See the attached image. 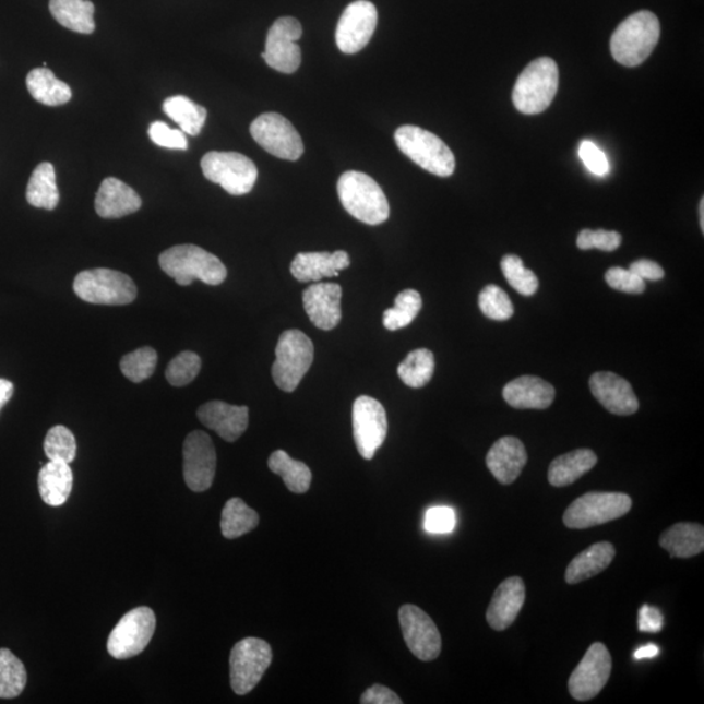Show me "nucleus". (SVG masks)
I'll return each mask as SVG.
<instances>
[{
    "label": "nucleus",
    "mask_w": 704,
    "mask_h": 704,
    "mask_svg": "<svg viewBox=\"0 0 704 704\" xmlns=\"http://www.w3.org/2000/svg\"><path fill=\"white\" fill-rule=\"evenodd\" d=\"M616 549L608 541L596 542V545L588 547L569 563L565 573L568 585H578V583L605 572L612 563Z\"/></svg>",
    "instance_id": "nucleus-27"
},
{
    "label": "nucleus",
    "mask_w": 704,
    "mask_h": 704,
    "mask_svg": "<svg viewBox=\"0 0 704 704\" xmlns=\"http://www.w3.org/2000/svg\"><path fill=\"white\" fill-rule=\"evenodd\" d=\"M663 627V616L659 609L643 606L640 612L641 632L656 633L660 632Z\"/></svg>",
    "instance_id": "nucleus-52"
},
{
    "label": "nucleus",
    "mask_w": 704,
    "mask_h": 704,
    "mask_svg": "<svg viewBox=\"0 0 704 704\" xmlns=\"http://www.w3.org/2000/svg\"><path fill=\"white\" fill-rule=\"evenodd\" d=\"M606 281L610 287L621 293L642 294L646 290L645 281L632 271L623 270L620 266L610 267L606 273Z\"/></svg>",
    "instance_id": "nucleus-47"
},
{
    "label": "nucleus",
    "mask_w": 704,
    "mask_h": 704,
    "mask_svg": "<svg viewBox=\"0 0 704 704\" xmlns=\"http://www.w3.org/2000/svg\"><path fill=\"white\" fill-rule=\"evenodd\" d=\"M422 306L421 295L417 290H404L394 300V307L389 308L382 317V323L387 331L395 332L413 323Z\"/></svg>",
    "instance_id": "nucleus-39"
},
{
    "label": "nucleus",
    "mask_w": 704,
    "mask_h": 704,
    "mask_svg": "<svg viewBox=\"0 0 704 704\" xmlns=\"http://www.w3.org/2000/svg\"><path fill=\"white\" fill-rule=\"evenodd\" d=\"M612 673V656L602 643H594L569 679V693L574 700H594L605 689Z\"/></svg>",
    "instance_id": "nucleus-14"
},
{
    "label": "nucleus",
    "mask_w": 704,
    "mask_h": 704,
    "mask_svg": "<svg viewBox=\"0 0 704 704\" xmlns=\"http://www.w3.org/2000/svg\"><path fill=\"white\" fill-rule=\"evenodd\" d=\"M622 237L619 232L607 230H582L576 239L580 250L616 251L621 246Z\"/></svg>",
    "instance_id": "nucleus-45"
},
{
    "label": "nucleus",
    "mask_w": 704,
    "mask_h": 704,
    "mask_svg": "<svg viewBox=\"0 0 704 704\" xmlns=\"http://www.w3.org/2000/svg\"><path fill=\"white\" fill-rule=\"evenodd\" d=\"M425 527L431 534H449L455 527V513L448 506L429 509L426 514Z\"/></svg>",
    "instance_id": "nucleus-49"
},
{
    "label": "nucleus",
    "mask_w": 704,
    "mask_h": 704,
    "mask_svg": "<svg viewBox=\"0 0 704 704\" xmlns=\"http://www.w3.org/2000/svg\"><path fill=\"white\" fill-rule=\"evenodd\" d=\"M44 451L49 461L71 464L77 452L75 435L64 426L52 427L46 434Z\"/></svg>",
    "instance_id": "nucleus-41"
},
{
    "label": "nucleus",
    "mask_w": 704,
    "mask_h": 704,
    "mask_svg": "<svg viewBox=\"0 0 704 704\" xmlns=\"http://www.w3.org/2000/svg\"><path fill=\"white\" fill-rule=\"evenodd\" d=\"M659 541L672 558H694L703 552L704 528L699 523H676L661 534Z\"/></svg>",
    "instance_id": "nucleus-29"
},
{
    "label": "nucleus",
    "mask_w": 704,
    "mask_h": 704,
    "mask_svg": "<svg viewBox=\"0 0 704 704\" xmlns=\"http://www.w3.org/2000/svg\"><path fill=\"white\" fill-rule=\"evenodd\" d=\"M260 516L239 498L226 502L220 529L226 539H238L259 526Z\"/></svg>",
    "instance_id": "nucleus-36"
},
{
    "label": "nucleus",
    "mask_w": 704,
    "mask_h": 704,
    "mask_svg": "<svg viewBox=\"0 0 704 704\" xmlns=\"http://www.w3.org/2000/svg\"><path fill=\"white\" fill-rule=\"evenodd\" d=\"M301 35L303 28L297 19H278L267 32L263 52L266 64L281 73L297 72L301 63V50L298 45Z\"/></svg>",
    "instance_id": "nucleus-15"
},
{
    "label": "nucleus",
    "mask_w": 704,
    "mask_h": 704,
    "mask_svg": "<svg viewBox=\"0 0 704 704\" xmlns=\"http://www.w3.org/2000/svg\"><path fill=\"white\" fill-rule=\"evenodd\" d=\"M313 355L312 341L303 332L293 329L281 334L272 367L273 380L281 391L291 393L299 386L313 363Z\"/></svg>",
    "instance_id": "nucleus-7"
},
{
    "label": "nucleus",
    "mask_w": 704,
    "mask_h": 704,
    "mask_svg": "<svg viewBox=\"0 0 704 704\" xmlns=\"http://www.w3.org/2000/svg\"><path fill=\"white\" fill-rule=\"evenodd\" d=\"M13 392H15V386L9 380L0 379V410L9 404V401L12 398Z\"/></svg>",
    "instance_id": "nucleus-53"
},
{
    "label": "nucleus",
    "mask_w": 704,
    "mask_h": 704,
    "mask_svg": "<svg viewBox=\"0 0 704 704\" xmlns=\"http://www.w3.org/2000/svg\"><path fill=\"white\" fill-rule=\"evenodd\" d=\"M629 270L635 273L636 276L643 281H659L664 277V274H666L659 264L646 259L634 261V263L630 265Z\"/></svg>",
    "instance_id": "nucleus-51"
},
{
    "label": "nucleus",
    "mask_w": 704,
    "mask_h": 704,
    "mask_svg": "<svg viewBox=\"0 0 704 704\" xmlns=\"http://www.w3.org/2000/svg\"><path fill=\"white\" fill-rule=\"evenodd\" d=\"M501 271L515 291L525 295V297H532L538 291V277L533 271L527 270L522 259L515 256V254H506L501 260Z\"/></svg>",
    "instance_id": "nucleus-42"
},
{
    "label": "nucleus",
    "mask_w": 704,
    "mask_h": 704,
    "mask_svg": "<svg viewBox=\"0 0 704 704\" xmlns=\"http://www.w3.org/2000/svg\"><path fill=\"white\" fill-rule=\"evenodd\" d=\"M350 264V256L345 251L303 252L295 256L290 271L299 282H320L323 278L338 277Z\"/></svg>",
    "instance_id": "nucleus-24"
},
{
    "label": "nucleus",
    "mask_w": 704,
    "mask_h": 704,
    "mask_svg": "<svg viewBox=\"0 0 704 704\" xmlns=\"http://www.w3.org/2000/svg\"><path fill=\"white\" fill-rule=\"evenodd\" d=\"M479 308L482 314L494 321H506L514 314L509 295L499 286L488 285L479 294Z\"/></svg>",
    "instance_id": "nucleus-43"
},
{
    "label": "nucleus",
    "mask_w": 704,
    "mask_h": 704,
    "mask_svg": "<svg viewBox=\"0 0 704 704\" xmlns=\"http://www.w3.org/2000/svg\"><path fill=\"white\" fill-rule=\"evenodd\" d=\"M598 464V457L589 449H576L553 460L548 469V480L553 487H568L582 478Z\"/></svg>",
    "instance_id": "nucleus-30"
},
{
    "label": "nucleus",
    "mask_w": 704,
    "mask_h": 704,
    "mask_svg": "<svg viewBox=\"0 0 704 704\" xmlns=\"http://www.w3.org/2000/svg\"><path fill=\"white\" fill-rule=\"evenodd\" d=\"M527 452L522 441L506 435L496 441L487 454V467L501 485H512L527 464Z\"/></svg>",
    "instance_id": "nucleus-23"
},
{
    "label": "nucleus",
    "mask_w": 704,
    "mask_h": 704,
    "mask_svg": "<svg viewBox=\"0 0 704 704\" xmlns=\"http://www.w3.org/2000/svg\"><path fill=\"white\" fill-rule=\"evenodd\" d=\"M354 440L358 452L367 461L374 457L386 439L387 419L384 406L378 399L361 395L353 406Z\"/></svg>",
    "instance_id": "nucleus-13"
},
{
    "label": "nucleus",
    "mask_w": 704,
    "mask_h": 704,
    "mask_svg": "<svg viewBox=\"0 0 704 704\" xmlns=\"http://www.w3.org/2000/svg\"><path fill=\"white\" fill-rule=\"evenodd\" d=\"M143 201L138 192L117 178H106L96 194V212L99 217L116 219L136 213Z\"/></svg>",
    "instance_id": "nucleus-25"
},
{
    "label": "nucleus",
    "mask_w": 704,
    "mask_h": 704,
    "mask_svg": "<svg viewBox=\"0 0 704 704\" xmlns=\"http://www.w3.org/2000/svg\"><path fill=\"white\" fill-rule=\"evenodd\" d=\"M158 361L157 351L152 347H141L138 350L124 355L120 360V370L127 379L132 382H143L156 371Z\"/></svg>",
    "instance_id": "nucleus-40"
},
{
    "label": "nucleus",
    "mask_w": 704,
    "mask_h": 704,
    "mask_svg": "<svg viewBox=\"0 0 704 704\" xmlns=\"http://www.w3.org/2000/svg\"><path fill=\"white\" fill-rule=\"evenodd\" d=\"M700 214H701V229L704 231V199L701 200L700 204Z\"/></svg>",
    "instance_id": "nucleus-55"
},
{
    "label": "nucleus",
    "mask_w": 704,
    "mask_h": 704,
    "mask_svg": "<svg viewBox=\"0 0 704 704\" xmlns=\"http://www.w3.org/2000/svg\"><path fill=\"white\" fill-rule=\"evenodd\" d=\"M204 177L232 196L250 193L259 177L252 159L237 152H210L201 159Z\"/></svg>",
    "instance_id": "nucleus-9"
},
{
    "label": "nucleus",
    "mask_w": 704,
    "mask_h": 704,
    "mask_svg": "<svg viewBox=\"0 0 704 704\" xmlns=\"http://www.w3.org/2000/svg\"><path fill=\"white\" fill-rule=\"evenodd\" d=\"M73 290L86 303L100 306H126L138 297V287L131 277L106 267L79 273Z\"/></svg>",
    "instance_id": "nucleus-6"
},
{
    "label": "nucleus",
    "mask_w": 704,
    "mask_h": 704,
    "mask_svg": "<svg viewBox=\"0 0 704 704\" xmlns=\"http://www.w3.org/2000/svg\"><path fill=\"white\" fill-rule=\"evenodd\" d=\"M394 140L399 151L421 169L441 178L453 176L454 154L434 133L417 126H402L395 131Z\"/></svg>",
    "instance_id": "nucleus-5"
},
{
    "label": "nucleus",
    "mask_w": 704,
    "mask_h": 704,
    "mask_svg": "<svg viewBox=\"0 0 704 704\" xmlns=\"http://www.w3.org/2000/svg\"><path fill=\"white\" fill-rule=\"evenodd\" d=\"M342 287L318 282L303 294L305 310L311 323L321 331H332L341 323Z\"/></svg>",
    "instance_id": "nucleus-20"
},
{
    "label": "nucleus",
    "mask_w": 704,
    "mask_h": 704,
    "mask_svg": "<svg viewBox=\"0 0 704 704\" xmlns=\"http://www.w3.org/2000/svg\"><path fill=\"white\" fill-rule=\"evenodd\" d=\"M201 370V359L198 354L183 351L170 361L166 368V380L169 384L182 387L198 378Z\"/></svg>",
    "instance_id": "nucleus-44"
},
{
    "label": "nucleus",
    "mask_w": 704,
    "mask_h": 704,
    "mask_svg": "<svg viewBox=\"0 0 704 704\" xmlns=\"http://www.w3.org/2000/svg\"><path fill=\"white\" fill-rule=\"evenodd\" d=\"M559 90V67L542 57L529 63L516 80L513 91L515 109L527 116L546 111Z\"/></svg>",
    "instance_id": "nucleus-4"
},
{
    "label": "nucleus",
    "mask_w": 704,
    "mask_h": 704,
    "mask_svg": "<svg viewBox=\"0 0 704 704\" xmlns=\"http://www.w3.org/2000/svg\"><path fill=\"white\" fill-rule=\"evenodd\" d=\"M250 131L253 140L274 157L298 160L303 156V141L290 120L281 114H263L253 120Z\"/></svg>",
    "instance_id": "nucleus-12"
},
{
    "label": "nucleus",
    "mask_w": 704,
    "mask_h": 704,
    "mask_svg": "<svg viewBox=\"0 0 704 704\" xmlns=\"http://www.w3.org/2000/svg\"><path fill=\"white\" fill-rule=\"evenodd\" d=\"M402 634L408 649L421 661H432L441 654V635L438 627L425 610L406 605L399 609Z\"/></svg>",
    "instance_id": "nucleus-18"
},
{
    "label": "nucleus",
    "mask_w": 704,
    "mask_h": 704,
    "mask_svg": "<svg viewBox=\"0 0 704 704\" xmlns=\"http://www.w3.org/2000/svg\"><path fill=\"white\" fill-rule=\"evenodd\" d=\"M593 395L609 413L629 417L639 411L640 402L632 385L619 374L596 372L589 379Z\"/></svg>",
    "instance_id": "nucleus-19"
},
{
    "label": "nucleus",
    "mask_w": 704,
    "mask_h": 704,
    "mask_svg": "<svg viewBox=\"0 0 704 704\" xmlns=\"http://www.w3.org/2000/svg\"><path fill=\"white\" fill-rule=\"evenodd\" d=\"M26 200L32 206L53 211L59 204L56 169L50 163L38 165L26 188Z\"/></svg>",
    "instance_id": "nucleus-33"
},
{
    "label": "nucleus",
    "mask_w": 704,
    "mask_h": 704,
    "mask_svg": "<svg viewBox=\"0 0 704 704\" xmlns=\"http://www.w3.org/2000/svg\"><path fill=\"white\" fill-rule=\"evenodd\" d=\"M659 654V648L654 645H648L639 649L635 653V659H652V657Z\"/></svg>",
    "instance_id": "nucleus-54"
},
{
    "label": "nucleus",
    "mask_w": 704,
    "mask_h": 704,
    "mask_svg": "<svg viewBox=\"0 0 704 704\" xmlns=\"http://www.w3.org/2000/svg\"><path fill=\"white\" fill-rule=\"evenodd\" d=\"M272 660V647L266 641L250 636L238 642L230 655V682L234 693H251L271 667Z\"/></svg>",
    "instance_id": "nucleus-10"
},
{
    "label": "nucleus",
    "mask_w": 704,
    "mask_h": 704,
    "mask_svg": "<svg viewBox=\"0 0 704 704\" xmlns=\"http://www.w3.org/2000/svg\"><path fill=\"white\" fill-rule=\"evenodd\" d=\"M156 625V614L151 608L132 609L110 633L107 652L120 660L138 656L150 645Z\"/></svg>",
    "instance_id": "nucleus-11"
},
{
    "label": "nucleus",
    "mask_w": 704,
    "mask_h": 704,
    "mask_svg": "<svg viewBox=\"0 0 704 704\" xmlns=\"http://www.w3.org/2000/svg\"><path fill=\"white\" fill-rule=\"evenodd\" d=\"M31 96L46 106H60L70 103L72 92L69 85L60 82L49 69H35L26 76Z\"/></svg>",
    "instance_id": "nucleus-32"
},
{
    "label": "nucleus",
    "mask_w": 704,
    "mask_h": 704,
    "mask_svg": "<svg viewBox=\"0 0 704 704\" xmlns=\"http://www.w3.org/2000/svg\"><path fill=\"white\" fill-rule=\"evenodd\" d=\"M50 12L64 28L82 35H92L96 29L94 23V4L90 0H50Z\"/></svg>",
    "instance_id": "nucleus-31"
},
{
    "label": "nucleus",
    "mask_w": 704,
    "mask_h": 704,
    "mask_svg": "<svg viewBox=\"0 0 704 704\" xmlns=\"http://www.w3.org/2000/svg\"><path fill=\"white\" fill-rule=\"evenodd\" d=\"M632 506L633 501L625 493L589 492L572 502L562 521L569 528H592L621 518Z\"/></svg>",
    "instance_id": "nucleus-8"
},
{
    "label": "nucleus",
    "mask_w": 704,
    "mask_h": 704,
    "mask_svg": "<svg viewBox=\"0 0 704 704\" xmlns=\"http://www.w3.org/2000/svg\"><path fill=\"white\" fill-rule=\"evenodd\" d=\"M378 20V10L368 0H357L348 4L335 31V43L338 49L345 53H357L363 50L371 41Z\"/></svg>",
    "instance_id": "nucleus-17"
},
{
    "label": "nucleus",
    "mask_w": 704,
    "mask_h": 704,
    "mask_svg": "<svg viewBox=\"0 0 704 704\" xmlns=\"http://www.w3.org/2000/svg\"><path fill=\"white\" fill-rule=\"evenodd\" d=\"M164 111L167 117L178 123L187 135L198 136L206 122L205 107L194 104L184 96H174L165 99Z\"/></svg>",
    "instance_id": "nucleus-35"
},
{
    "label": "nucleus",
    "mask_w": 704,
    "mask_h": 704,
    "mask_svg": "<svg viewBox=\"0 0 704 704\" xmlns=\"http://www.w3.org/2000/svg\"><path fill=\"white\" fill-rule=\"evenodd\" d=\"M660 38L659 19L649 11L633 13L619 25L610 39L617 63L636 67L652 56Z\"/></svg>",
    "instance_id": "nucleus-2"
},
{
    "label": "nucleus",
    "mask_w": 704,
    "mask_h": 704,
    "mask_svg": "<svg viewBox=\"0 0 704 704\" xmlns=\"http://www.w3.org/2000/svg\"><path fill=\"white\" fill-rule=\"evenodd\" d=\"M526 600L525 582L520 576H511L496 589L487 610V622L496 632L512 627Z\"/></svg>",
    "instance_id": "nucleus-22"
},
{
    "label": "nucleus",
    "mask_w": 704,
    "mask_h": 704,
    "mask_svg": "<svg viewBox=\"0 0 704 704\" xmlns=\"http://www.w3.org/2000/svg\"><path fill=\"white\" fill-rule=\"evenodd\" d=\"M28 675L22 660L9 648H0V699L13 700L24 692Z\"/></svg>",
    "instance_id": "nucleus-37"
},
{
    "label": "nucleus",
    "mask_w": 704,
    "mask_h": 704,
    "mask_svg": "<svg viewBox=\"0 0 704 704\" xmlns=\"http://www.w3.org/2000/svg\"><path fill=\"white\" fill-rule=\"evenodd\" d=\"M580 157L583 164L595 176L605 177L609 171L608 158L600 147L593 141H583L580 146Z\"/></svg>",
    "instance_id": "nucleus-48"
},
{
    "label": "nucleus",
    "mask_w": 704,
    "mask_h": 704,
    "mask_svg": "<svg viewBox=\"0 0 704 704\" xmlns=\"http://www.w3.org/2000/svg\"><path fill=\"white\" fill-rule=\"evenodd\" d=\"M217 454L210 434L193 431L183 445V475L193 492H205L216 476Z\"/></svg>",
    "instance_id": "nucleus-16"
},
{
    "label": "nucleus",
    "mask_w": 704,
    "mask_h": 704,
    "mask_svg": "<svg viewBox=\"0 0 704 704\" xmlns=\"http://www.w3.org/2000/svg\"><path fill=\"white\" fill-rule=\"evenodd\" d=\"M159 266L180 286H190L196 279L206 285L218 286L227 277L223 261L204 248L193 244L171 247L160 253Z\"/></svg>",
    "instance_id": "nucleus-1"
},
{
    "label": "nucleus",
    "mask_w": 704,
    "mask_h": 704,
    "mask_svg": "<svg viewBox=\"0 0 704 704\" xmlns=\"http://www.w3.org/2000/svg\"><path fill=\"white\" fill-rule=\"evenodd\" d=\"M338 196L348 214L367 225L384 224L391 213L387 199L375 180L365 172L347 171L338 180Z\"/></svg>",
    "instance_id": "nucleus-3"
},
{
    "label": "nucleus",
    "mask_w": 704,
    "mask_h": 704,
    "mask_svg": "<svg viewBox=\"0 0 704 704\" xmlns=\"http://www.w3.org/2000/svg\"><path fill=\"white\" fill-rule=\"evenodd\" d=\"M73 487V474L70 464L49 461L38 474L39 494L45 504L62 506L69 500Z\"/></svg>",
    "instance_id": "nucleus-28"
},
{
    "label": "nucleus",
    "mask_w": 704,
    "mask_h": 704,
    "mask_svg": "<svg viewBox=\"0 0 704 704\" xmlns=\"http://www.w3.org/2000/svg\"><path fill=\"white\" fill-rule=\"evenodd\" d=\"M267 466L272 473L284 479L288 491L301 494L310 489L312 482L310 467L303 462L293 460L286 452H274L267 460Z\"/></svg>",
    "instance_id": "nucleus-34"
},
{
    "label": "nucleus",
    "mask_w": 704,
    "mask_h": 704,
    "mask_svg": "<svg viewBox=\"0 0 704 704\" xmlns=\"http://www.w3.org/2000/svg\"><path fill=\"white\" fill-rule=\"evenodd\" d=\"M502 395L509 406L520 410H546L553 404L556 391L549 382L540 378L522 375L509 382Z\"/></svg>",
    "instance_id": "nucleus-26"
},
{
    "label": "nucleus",
    "mask_w": 704,
    "mask_h": 704,
    "mask_svg": "<svg viewBox=\"0 0 704 704\" xmlns=\"http://www.w3.org/2000/svg\"><path fill=\"white\" fill-rule=\"evenodd\" d=\"M360 703L363 704H402V700L393 690L384 685H373L366 690V693L360 696Z\"/></svg>",
    "instance_id": "nucleus-50"
},
{
    "label": "nucleus",
    "mask_w": 704,
    "mask_h": 704,
    "mask_svg": "<svg viewBox=\"0 0 704 704\" xmlns=\"http://www.w3.org/2000/svg\"><path fill=\"white\" fill-rule=\"evenodd\" d=\"M198 418L220 439L235 442L247 431L250 410L247 406H232L223 401H212L199 408Z\"/></svg>",
    "instance_id": "nucleus-21"
},
{
    "label": "nucleus",
    "mask_w": 704,
    "mask_h": 704,
    "mask_svg": "<svg viewBox=\"0 0 704 704\" xmlns=\"http://www.w3.org/2000/svg\"><path fill=\"white\" fill-rule=\"evenodd\" d=\"M434 357L427 348H419L407 355L398 367V375L404 384L419 389L432 380L434 373Z\"/></svg>",
    "instance_id": "nucleus-38"
},
{
    "label": "nucleus",
    "mask_w": 704,
    "mask_h": 704,
    "mask_svg": "<svg viewBox=\"0 0 704 704\" xmlns=\"http://www.w3.org/2000/svg\"><path fill=\"white\" fill-rule=\"evenodd\" d=\"M147 133H150L153 143L158 146L167 147V150H188L186 133L182 130L170 129L164 122L152 123Z\"/></svg>",
    "instance_id": "nucleus-46"
}]
</instances>
